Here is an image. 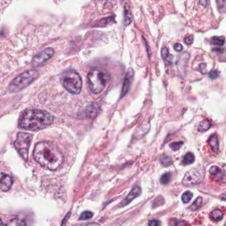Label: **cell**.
Listing matches in <instances>:
<instances>
[{
    "label": "cell",
    "mask_w": 226,
    "mask_h": 226,
    "mask_svg": "<svg viewBox=\"0 0 226 226\" xmlns=\"http://www.w3.org/2000/svg\"><path fill=\"white\" fill-rule=\"evenodd\" d=\"M193 41H194V38H193V37H192V35L187 37L186 38V39H185V43H186V44H192Z\"/></svg>",
    "instance_id": "obj_30"
},
{
    "label": "cell",
    "mask_w": 226,
    "mask_h": 226,
    "mask_svg": "<svg viewBox=\"0 0 226 226\" xmlns=\"http://www.w3.org/2000/svg\"><path fill=\"white\" fill-rule=\"evenodd\" d=\"M54 116L48 111L40 110H27L22 113L19 126L29 131H39L50 126L54 122Z\"/></svg>",
    "instance_id": "obj_2"
},
{
    "label": "cell",
    "mask_w": 226,
    "mask_h": 226,
    "mask_svg": "<svg viewBox=\"0 0 226 226\" xmlns=\"http://www.w3.org/2000/svg\"><path fill=\"white\" fill-rule=\"evenodd\" d=\"M33 156L38 163L50 170L57 169L64 161L63 154L58 146L55 143L49 141L37 143Z\"/></svg>",
    "instance_id": "obj_1"
},
{
    "label": "cell",
    "mask_w": 226,
    "mask_h": 226,
    "mask_svg": "<svg viewBox=\"0 0 226 226\" xmlns=\"http://www.w3.org/2000/svg\"><path fill=\"white\" fill-rule=\"evenodd\" d=\"M174 49L175 50H176V51H181V50H182V44H180V43L175 44L174 45Z\"/></svg>",
    "instance_id": "obj_31"
},
{
    "label": "cell",
    "mask_w": 226,
    "mask_h": 226,
    "mask_svg": "<svg viewBox=\"0 0 226 226\" xmlns=\"http://www.w3.org/2000/svg\"><path fill=\"white\" fill-rule=\"evenodd\" d=\"M86 226H100V225L97 224V223H90V224H88Z\"/></svg>",
    "instance_id": "obj_34"
},
{
    "label": "cell",
    "mask_w": 226,
    "mask_h": 226,
    "mask_svg": "<svg viewBox=\"0 0 226 226\" xmlns=\"http://www.w3.org/2000/svg\"><path fill=\"white\" fill-rule=\"evenodd\" d=\"M211 42L214 44H217L219 46H222L224 44L225 39L224 37H214L212 39Z\"/></svg>",
    "instance_id": "obj_22"
},
{
    "label": "cell",
    "mask_w": 226,
    "mask_h": 226,
    "mask_svg": "<svg viewBox=\"0 0 226 226\" xmlns=\"http://www.w3.org/2000/svg\"><path fill=\"white\" fill-rule=\"evenodd\" d=\"M93 217V213L89 211H86L82 213L79 218L80 220H87Z\"/></svg>",
    "instance_id": "obj_24"
},
{
    "label": "cell",
    "mask_w": 226,
    "mask_h": 226,
    "mask_svg": "<svg viewBox=\"0 0 226 226\" xmlns=\"http://www.w3.org/2000/svg\"><path fill=\"white\" fill-rule=\"evenodd\" d=\"M39 77V73L37 71L30 70L25 71L18 76L12 81L9 86V90L12 93H16L26 88Z\"/></svg>",
    "instance_id": "obj_4"
},
{
    "label": "cell",
    "mask_w": 226,
    "mask_h": 226,
    "mask_svg": "<svg viewBox=\"0 0 226 226\" xmlns=\"http://www.w3.org/2000/svg\"><path fill=\"white\" fill-rule=\"evenodd\" d=\"M61 81L64 88L70 93L78 94L82 90V81L77 72L73 71L65 72L62 76Z\"/></svg>",
    "instance_id": "obj_5"
},
{
    "label": "cell",
    "mask_w": 226,
    "mask_h": 226,
    "mask_svg": "<svg viewBox=\"0 0 226 226\" xmlns=\"http://www.w3.org/2000/svg\"><path fill=\"white\" fill-rule=\"evenodd\" d=\"M183 145V142L180 141V142H174V143H172L170 144L169 147L170 148L173 150L174 151H176L181 148Z\"/></svg>",
    "instance_id": "obj_26"
},
{
    "label": "cell",
    "mask_w": 226,
    "mask_h": 226,
    "mask_svg": "<svg viewBox=\"0 0 226 226\" xmlns=\"http://www.w3.org/2000/svg\"><path fill=\"white\" fill-rule=\"evenodd\" d=\"M124 14H125V16H124V23H125V26H127V25H129L131 23L132 21L131 13V11H130L129 5L127 4L125 5V13Z\"/></svg>",
    "instance_id": "obj_14"
},
{
    "label": "cell",
    "mask_w": 226,
    "mask_h": 226,
    "mask_svg": "<svg viewBox=\"0 0 226 226\" xmlns=\"http://www.w3.org/2000/svg\"><path fill=\"white\" fill-rule=\"evenodd\" d=\"M202 198L201 197H198V198L196 200V201L192 203V205L190 207V209L192 211H196L197 209H198L200 206L202 205Z\"/></svg>",
    "instance_id": "obj_21"
},
{
    "label": "cell",
    "mask_w": 226,
    "mask_h": 226,
    "mask_svg": "<svg viewBox=\"0 0 226 226\" xmlns=\"http://www.w3.org/2000/svg\"><path fill=\"white\" fill-rule=\"evenodd\" d=\"M211 216L214 220L220 221L222 219L223 217H224V214H223V212L220 209H214V210L212 212Z\"/></svg>",
    "instance_id": "obj_19"
},
{
    "label": "cell",
    "mask_w": 226,
    "mask_h": 226,
    "mask_svg": "<svg viewBox=\"0 0 226 226\" xmlns=\"http://www.w3.org/2000/svg\"><path fill=\"white\" fill-rule=\"evenodd\" d=\"M162 56H163L164 59L167 60L168 61H170V62L171 61L170 58L173 57V56H172L169 53L168 49L166 47H164V48H163V49H162Z\"/></svg>",
    "instance_id": "obj_25"
},
{
    "label": "cell",
    "mask_w": 226,
    "mask_h": 226,
    "mask_svg": "<svg viewBox=\"0 0 226 226\" xmlns=\"http://www.w3.org/2000/svg\"><path fill=\"white\" fill-rule=\"evenodd\" d=\"M193 197V194L190 191H186L182 196V200L184 203H188Z\"/></svg>",
    "instance_id": "obj_23"
},
{
    "label": "cell",
    "mask_w": 226,
    "mask_h": 226,
    "mask_svg": "<svg viewBox=\"0 0 226 226\" xmlns=\"http://www.w3.org/2000/svg\"><path fill=\"white\" fill-rule=\"evenodd\" d=\"M5 226H27L25 222L20 219L14 218L9 221Z\"/></svg>",
    "instance_id": "obj_18"
},
{
    "label": "cell",
    "mask_w": 226,
    "mask_h": 226,
    "mask_svg": "<svg viewBox=\"0 0 226 226\" xmlns=\"http://www.w3.org/2000/svg\"><path fill=\"white\" fill-rule=\"evenodd\" d=\"M141 189L140 188V187L137 186V187L134 188H133L131 192H130L129 194L127 195L126 198L120 203V206L123 207V206L128 205L129 203L131 202H132L135 198H137V197L141 194Z\"/></svg>",
    "instance_id": "obj_10"
},
{
    "label": "cell",
    "mask_w": 226,
    "mask_h": 226,
    "mask_svg": "<svg viewBox=\"0 0 226 226\" xmlns=\"http://www.w3.org/2000/svg\"><path fill=\"white\" fill-rule=\"evenodd\" d=\"M208 143L213 152H218L219 149V142L217 136L215 135H212V136L209 137L208 139Z\"/></svg>",
    "instance_id": "obj_12"
},
{
    "label": "cell",
    "mask_w": 226,
    "mask_h": 226,
    "mask_svg": "<svg viewBox=\"0 0 226 226\" xmlns=\"http://www.w3.org/2000/svg\"><path fill=\"white\" fill-rule=\"evenodd\" d=\"M211 127V123L208 119H204L200 122L198 125V130L200 132H204L208 130Z\"/></svg>",
    "instance_id": "obj_15"
},
{
    "label": "cell",
    "mask_w": 226,
    "mask_h": 226,
    "mask_svg": "<svg viewBox=\"0 0 226 226\" xmlns=\"http://www.w3.org/2000/svg\"><path fill=\"white\" fill-rule=\"evenodd\" d=\"M109 76L98 68L91 70L88 75V84L92 93L99 94L106 88L109 80Z\"/></svg>",
    "instance_id": "obj_3"
},
{
    "label": "cell",
    "mask_w": 226,
    "mask_h": 226,
    "mask_svg": "<svg viewBox=\"0 0 226 226\" xmlns=\"http://www.w3.org/2000/svg\"><path fill=\"white\" fill-rule=\"evenodd\" d=\"M133 74H134V72H133V71L132 68H129L128 72L125 78V80H124V84H123V87L122 89V97H123L127 92H128L130 86H131V82L133 80Z\"/></svg>",
    "instance_id": "obj_11"
},
{
    "label": "cell",
    "mask_w": 226,
    "mask_h": 226,
    "mask_svg": "<svg viewBox=\"0 0 226 226\" xmlns=\"http://www.w3.org/2000/svg\"><path fill=\"white\" fill-rule=\"evenodd\" d=\"M172 179V174L169 173H166L164 174H163L161 177V183L164 184V185H166V184H168L170 182V181Z\"/></svg>",
    "instance_id": "obj_20"
},
{
    "label": "cell",
    "mask_w": 226,
    "mask_h": 226,
    "mask_svg": "<svg viewBox=\"0 0 226 226\" xmlns=\"http://www.w3.org/2000/svg\"><path fill=\"white\" fill-rule=\"evenodd\" d=\"M159 161H160L161 164L165 167H169L173 164V160H172L171 157L167 155H161L160 158H159Z\"/></svg>",
    "instance_id": "obj_16"
},
{
    "label": "cell",
    "mask_w": 226,
    "mask_h": 226,
    "mask_svg": "<svg viewBox=\"0 0 226 226\" xmlns=\"http://www.w3.org/2000/svg\"><path fill=\"white\" fill-rule=\"evenodd\" d=\"M175 226H188V224L185 221H177Z\"/></svg>",
    "instance_id": "obj_32"
},
{
    "label": "cell",
    "mask_w": 226,
    "mask_h": 226,
    "mask_svg": "<svg viewBox=\"0 0 226 226\" xmlns=\"http://www.w3.org/2000/svg\"><path fill=\"white\" fill-rule=\"evenodd\" d=\"M219 171H221V170H220V169H219V168L217 166H212L210 168V169L209 170V173H210L212 175L218 174L219 173Z\"/></svg>",
    "instance_id": "obj_27"
},
{
    "label": "cell",
    "mask_w": 226,
    "mask_h": 226,
    "mask_svg": "<svg viewBox=\"0 0 226 226\" xmlns=\"http://www.w3.org/2000/svg\"><path fill=\"white\" fill-rule=\"evenodd\" d=\"M200 72H201L202 73H203V74H205V73L206 72V64L204 63H202L200 65Z\"/></svg>",
    "instance_id": "obj_33"
},
{
    "label": "cell",
    "mask_w": 226,
    "mask_h": 226,
    "mask_svg": "<svg viewBox=\"0 0 226 226\" xmlns=\"http://www.w3.org/2000/svg\"><path fill=\"white\" fill-rule=\"evenodd\" d=\"M87 113V116L90 117H95L97 116V114L99 112V108L98 106L95 104H92V106H90L86 111Z\"/></svg>",
    "instance_id": "obj_13"
},
{
    "label": "cell",
    "mask_w": 226,
    "mask_h": 226,
    "mask_svg": "<svg viewBox=\"0 0 226 226\" xmlns=\"http://www.w3.org/2000/svg\"><path fill=\"white\" fill-rule=\"evenodd\" d=\"M195 157L194 155L192 152H187V153L184 156L182 159V163L184 165H188L192 164L194 162Z\"/></svg>",
    "instance_id": "obj_17"
},
{
    "label": "cell",
    "mask_w": 226,
    "mask_h": 226,
    "mask_svg": "<svg viewBox=\"0 0 226 226\" xmlns=\"http://www.w3.org/2000/svg\"><path fill=\"white\" fill-rule=\"evenodd\" d=\"M204 176V170L202 167L194 168L185 174L182 179L183 185L188 186L200 184Z\"/></svg>",
    "instance_id": "obj_7"
},
{
    "label": "cell",
    "mask_w": 226,
    "mask_h": 226,
    "mask_svg": "<svg viewBox=\"0 0 226 226\" xmlns=\"http://www.w3.org/2000/svg\"><path fill=\"white\" fill-rule=\"evenodd\" d=\"M161 221L157 220V219H151L149 221V226H160Z\"/></svg>",
    "instance_id": "obj_28"
},
{
    "label": "cell",
    "mask_w": 226,
    "mask_h": 226,
    "mask_svg": "<svg viewBox=\"0 0 226 226\" xmlns=\"http://www.w3.org/2000/svg\"><path fill=\"white\" fill-rule=\"evenodd\" d=\"M0 226H5V225H4V224H3V222L2 221L1 219H0Z\"/></svg>",
    "instance_id": "obj_35"
},
{
    "label": "cell",
    "mask_w": 226,
    "mask_h": 226,
    "mask_svg": "<svg viewBox=\"0 0 226 226\" xmlns=\"http://www.w3.org/2000/svg\"><path fill=\"white\" fill-rule=\"evenodd\" d=\"M218 75H219V72L218 71H216V70H213V71H212L209 73V78L212 79H215L218 77Z\"/></svg>",
    "instance_id": "obj_29"
},
{
    "label": "cell",
    "mask_w": 226,
    "mask_h": 226,
    "mask_svg": "<svg viewBox=\"0 0 226 226\" xmlns=\"http://www.w3.org/2000/svg\"><path fill=\"white\" fill-rule=\"evenodd\" d=\"M13 184L12 178L8 174L0 173V190L8 192L11 189Z\"/></svg>",
    "instance_id": "obj_9"
},
{
    "label": "cell",
    "mask_w": 226,
    "mask_h": 226,
    "mask_svg": "<svg viewBox=\"0 0 226 226\" xmlns=\"http://www.w3.org/2000/svg\"><path fill=\"white\" fill-rule=\"evenodd\" d=\"M32 139H33V135L30 133L20 132L17 134V139L14 143L16 149L25 161H28L29 149Z\"/></svg>",
    "instance_id": "obj_6"
},
{
    "label": "cell",
    "mask_w": 226,
    "mask_h": 226,
    "mask_svg": "<svg viewBox=\"0 0 226 226\" xmlns=\"http://www.w3.org/2000/svg\"><path fill=\"white\" fill-rule=\"evenodd\" d=\"M53 55L54 50L52 48H47V49H44L43 51L40 53L39 54H38L36 56H35L33 59V61H32V63H33V66H38L42 65L43 63L47 61V60L51 58Z\"/></svg>",
    "instance_id": "obj_8"
}]
</instances>
